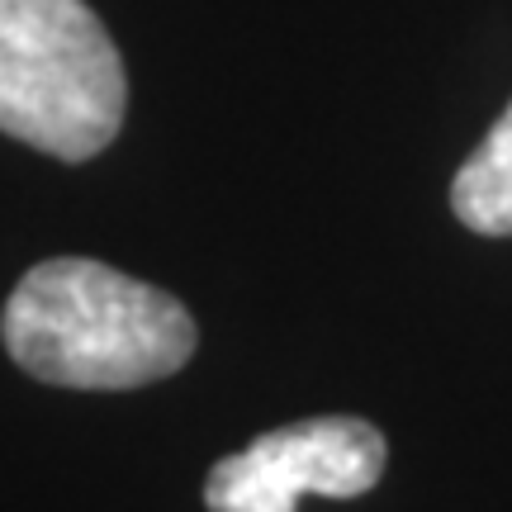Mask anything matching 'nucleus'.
Returning a JSON list of instances; mask_svg holds the SVG:
<instances>
[{
  "instance_id": "nucleus-1",
  "label": "nucleus",
  "mask_w": 512,
  "mask_h": 512,
  "mask_svg": "<svg viewBox=\"0 0 512 512\" xmlns=\"http://www.w3.org/2000/svg\"><path fill=\"white\" fill-rule=\"evenodd\" d=\"M19 370L62 389H138L195 356V318L176 294L91 256H53L24 275L0 318Z\"/></svg>"
},
{
  "instance_id": "nucleus-2",
  "label": "nucleus",
  "mask_w": 512,
  "mask_h": 512,
  "mask_svg": "<svg viewBox=\"0 0 512 512\" xmlns=\"http://www.w3.org/2000/svg\"><path fill=\"white\" fill-rule=\"evenodd\" d=\"M124 110V57L86 0H0V133L57 162H91Z\"/></svg>"
},
{
  "instance_id": "nucleus-3",
  "label": "nucleus",
  "mask_w": 512,
  "mask_h": 512,
  "mask_svg": "<svg viewBox=\"0 0 512 512\" xmlns=\"http://www.w3.org/2000/svg\"><path fill=\"white\" fill-rule=\"evenodd\" d=\"M380 427L366 418H304L275 427L238 456H223L204 479L209 512H294L304 494L361 498L384 475Z\"/></svg>"
},
{
  "instance_id": "nucleus-4",
  "label": "nucleus",
  "mask_w": 512,
  "mask_h": 512,
  "mask_svg": "<svg viewBox=\"0 0 512 512\" xmlns=\"http://www.w3.org/2000/svg\"><path fill=\"white\" fill-rule=\"evenodd\" d=\"M451 209L470 233L512 238V100L498 124L484 133L475 157L451 181Z\"/></svg>"
}]
</instances>
